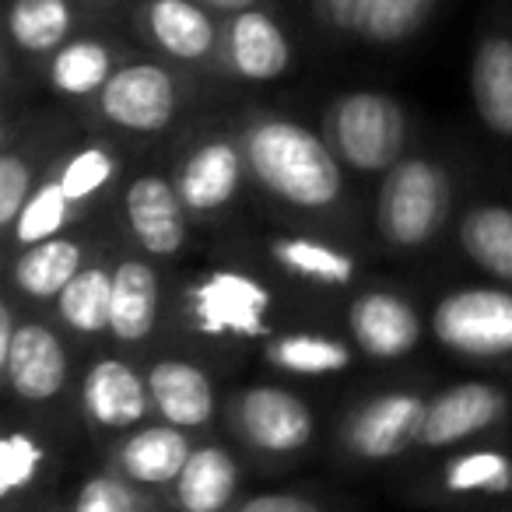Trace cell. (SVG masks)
I'll return each instance as SVG.
<instances>
[{"instance_id":"obj_1","label":"cell","mask_w":512,"mask_h":512,"mask_svg":"<svg viewBox=\"0 0 512 512\" xmlns=\"http://www.w3.org/2000/svg\"><path fill=\"white\" fill-rule=\"evenodd\" d=\"M249 179L299 214H337L348 200V169L337 162L323 130L292 116H253L239 130Z\"/></svg>"},{"instance_id":"obj_2","label":"cell","mask_w":512,"mask_h":512,"mask_svg":"<svg viewBox=\"0 0 512 512\" xmlns=\"http://www.w3.org/2000/svg\"><path fill=\"white\" fill-rule=\"evenodd\" d=\"M453 218V176L439 158L404 155L379 176L372 225L393 253H421Z\"/></svg>"},{"instance_id":"obj_3","label":"cell","mask_w":512,"mask_h":512,"mask_svg":"<svg viewBox=\"0 0 512 512\" xmlns=\"http://www.w3.org/2000/svg\"><path fill=\"white\" fill-rule=\"evenodd\" d=\"M323 137L337 162L355 176H383L404 158L407 113L393 95L376 88H351L323 109Z\"/></svg>"},{"instance_id":"obj_4","label":"cell","mask_w":512,"mask_h":512,"mask_svg":"<svg viewBox=\"0 0 512 512\" xmlns=\"http://www.w3.org/2000/svg\"><path fill=\"white\" fill-rule=\"evenodd\" d=\"M274 292L239 267H211L183 288V323L214 344H253L271 337Z\"/></svg>"},{"instance_id":"obj_5","label":"cell","mask_w":512,"mask_h":512,"mask_svg":"<svg viewBox=\"0 0 512 512\" xmlns=\"http://www.w3.org/2000/svg\"><path fill=\"white\" fill-rule=\"evenodd\" d=\"M428 337L463 362H509L512 358V288L488 285L446 288L428 309Z\"/></svg>"},{"instance_id":"obj_6","label":"cell","mask_w":512,"mask_h":512,"mask_svg":"<svg viewBox=\"0 0 512 512\" xmlns=\"http://www.w3.org/2000/svg\"><path fill=\"white\" fill-rule=\"evenodd\" d=\"M228 425L249 453L267 460L306 453L320 432L316 407L281 383H249L235 390L228 400Z\"/></svg>"},{"instance_id":"obj_7","label":"cell","mask_w":512,"mask_h":512,"mask_svg":"<svg viewBox=\"0 0 512 512\" xmlns=\"http://www.w3.org/2000/svg\"><path fill=\"white\" fill-rule=\"evenodd\" d=\"M428 397L418 390H383L358 400L341 421V449L358 463H393L418 449Z\"/></svg>"},{"instance_id":"obj_8","label":"cell","mask_w":512,"mask_h":512,"mask_svg":"<svg viewBox=\"0 0 512 512\" xmlns=\"http://www.w3.org/2000/svg\"><path fill=\"white\" fill-rule=\"evenodd\" d=\"M512 414V393L491 379H460L428 397L425 428L418 449L425 453H453L470 442H481L502 428Z\"/></svg>"},{"instance_id":"obj_9","label":"cell","mask_w":512,"mask_h":512,"mask_svg":"<svg viewBox=\"0 0 512 512\" xmlns=\"http://www.w3.org/2000/svg\"><path fill=\"white\" fill-rule=\"evenodd\" d=\"M95 102L102 120L123 134H162L179 116V81L169 67L134 60L116 67Z\"/></svg>"},{"instance_id":"obj_10","label":"cell","mask_w":512,"mask_h":512,"mask_svg":"<svg viewBox=\"0 0 512 512\" xmlns=\"http://www.w3.org/2000/svg\"><path fill=\"white\" fill-rule=\"evenodd\" d=\"M78 411L95 432L120 439L155 418L148 376L123 355L92 358L78 386Z\"/></svg>"},{"instance_id":"obj_11","label":"cell","mask_w":512,"mask_h":512,"mask_svg":"<svg viewBox=\"0 0 512 512\" xmlns=\"http://www.w3.org/2000/svg\"><path fill=\"white\" fill-rule=\"evenodd\" d=\"M348 334L358 355L372 362H404L421 348L428 316L397 288H365L348 306Z\"/></svg>"},{"instance_id":"obj_12","label":"cell","mask_w":512,"mask_h":512,"mask_svg":"<svg viewBox=\"0 0 512 512\" xmlns=\"http://www.w3.org/2000/svg\"><path fill=\"white\" fill-rule=\"evenodd\" d=\"M0 376L18 404H53L71 379V351L60 330L25 316L15 330V341L0 351Z\"/></svg>"},{"instance_id":"obj_13","label":"cell","mask_w":512,"mask_h":512,"mask_svg":"<svg viewBox=\"0 0 512 512\" xmlns=\"http://www.w3.org/2000/svg\"><path fill=\"white\" fill-rule=\"evenodd\" d=\"M246 179L249 165L246 155H242L239 137L225 134L193 144L183 155V162L176 165V172H172V183H176L186 211L197 221L225 214L239 200Z\"/></svg>"},{"instance_id":"obj_14","label":"cell","mask_w":512,"mask_h":512,"mask_svg":"<svg viewBox=\"0 0 512 512\" xmlns=\"http://www.w3.org/2000/svg\"><path fill=\"white\" fill-rule=\"evenodd\" d=\"M123 221L130 239L151 260H172L190 242V211L176 183L162 172H141L123 190Z\"/></svg>"},{"instance_id":"obj_15","label":"cell","mask_w":512,"mask_h":512,"mask_svg":"<svg viewBox=\"0 0 512 512\" xmlns=\"http://www.w3.org/2000/svg\"><path fill=\"white\" fill-rule=\"evenodd\" d=\"M197 449V432H186L169 421H148L134 432L120 435L109 453V467L130 484L151 491V495H169L176 477L183 474L186 460Z\"/></svg>"},{"instance_id":"obj_16","label":"cell","mask_w":512,"mask_h":512,"mask_svg":"<svg viewBox=\"0 0 512 512\" xmlns=\"http://www.w3.org/2000/svg\"><path fill=\"white\" fill-rule=\"evenodd\" d=\"M155 418L186 432H207L218 418V386L193 358L165 355L144 369Z\"/></svg>"},{"instance_id":"obj_17","label":"cell","mask_w":512,"mask_h":512,"mask_svg":"<svg viewBox=\"0 0 512 512\" xmlns=\"http://www.w3.org/2000/svg\"><path fill=\"white\" fill-rule=\"evenodd\" d=\"M221 60L232 78L267 85L285 78L292 67V39L274 22V15H267L264 8H249L228 15V25L221 32Z\"/></svg>"},{"instance_id":"obj_18","label":"cell","mask_w":512,"mask_h":512,"mask_svg":"<svg viewBox=\"0 0 512 512\" xmlns=\"http://www.w3.org/2000/svg\"><path fill=\"white\" fill-rule=\"evenodd\" d=\"M239 484L242 470L232 449L225 442L204 439L197 442L165 502L172 512H232L239 502Z\"/></svg>"},{"instance_id":"obj_19","label":"cell","mask_w":512,"mask_h":512,"mask_svg":"<svg viewBox=\"0 0 512 512\" xmlns=\"http://www.w3.org/2000/svg\"><path fill=\"white\" fill-rule=\"evenodd\" d=\"M470 106L481 127L498 141H512V36L488 32L477 39L467 67Z\"/></svg>"},{"instance_id":"obj_20","label":"cell","mask_w":512,"mask_h":512,"mask_svg":"<svg viewBox=\"0 0 512 512\" xmlns=\"http://www.w3.org/2000/svg\"><path fill=\"white\" fill-rule=\"evenodd\" d=\"M162 316V278L144 256H120L113 264V316L109 337L120 348H137L158 327Z\"/></svg>"},{"instance_id":"obj_21","label":"cell","mask_w":512,"mask_h":512,"mask_svg":"<svg viewBox=\"0 0 512 512\" xmlns=\"http://www.w3.org/2000/svg\"><path fill=\"white\" fill-rule=\"evenodd\" d=\"M144 32L165 57L179 64H204L221 50V32L211 8L200 0H148Z\"/></svg>"},{"instance_id":"obj_22","label":"cell","mask_w":512,"mask_h":512,"mask_svg":"<svg viewBox=\"0 0 512 512\" xmlns=\"http://www.w3.org/2000/svg\"><path fill=\"white\" fill-rule=\"evenodd\" d=\"M88 260H92L88 242L78 239V235L60 232L53 239L15 249V256H11V285L25 302H53Z\"/></svg>"},{"instance_id":"obj_23","label":"cell","mask_w":512,"mask_h":512,"mask_svg":"<svg viewBox=\"0 0 512 512\" xmlns=\"http://www.w3.org/2000/svg\"><path fill=\"white\" fill-rule=\"evenodd\" d=\"M435 491L456 502L512 498V453L502 446H481V442L453 449L435 470Z\"/></svg>"},{"instance_id":"obj_24","label":"cell","mask_w":512,"mask_h":512,"mask_svg":"<svg viewBox=\"0 0 512 512\" xmlns=\"http://www.w3.org/2000/svg\"><path fill=\"white\" fill-rule=\"evenodd\" d=\"M267 253H271L274 267L285 271L288 278L302 281L309 288H330V292H341V288L358 285V274L362 264L348 249L334 246L327 239H316L306 232H281L267 242Z\"/></svg>"},{"instance_id":"obj_25","label":"cell","mask_w":512,"mask_h":512,"mask_svg":"<svg viewBox=\"0 0 512 512\" xmlns=\"http://www.w3.org/2000/svg\"><path fill=\"white\" fill-rule=\"evenodd\" d=\"M456 246L484 278L512 288V204L474 200L456 221Z\"/></svg>"},{"instance_id":"obj_26","label":"cell","mask_w":512,"mask_h":512,"mask_svg":"<svg viewBox=\"0 0 512 512\" xmlns=\"http://www.w3.org/2000/svg\"><path fill=\"white\" fill-rule=\"evenodd\" d=\"M358 348L344 337L320 330H281L260 348V358L271 372L292 379H330L355 365Z\"/></svg>"},{"instance_id":"obj_27","label":"cell","mask_w":512,"mask_h":512,"mask_svg":"<svg viewBox=\"0 0 512 512\" xmlns=\"http://www.w3.org/2000/svg\"><path fill=\"white\" fill-rule=\"evenodd\" d=\"M116 50L95 36H81L64 43L46 64V81L60 99H99V92L116 74Z\"/></svg>"},{"instance_id":"obj_28","label":"cell","mask_w":512,"mask_h":512,"mask_svg":"<svg viewBox=\"0 0 512 512\" xmlns=\"http://www.w3.org/2000/svg\"><path fill=\"white\" fill-rule=\"evenodd\" d=\"M57 323L74 337H109L113 316V267L102 260H88L74 281L50 302Z\"/></svg>"},{"instance_id":"obj_29","label":"cell","mask_w":512,"mask_h":512,"mask_svg":"<svg viewBox=\"0 0 512 512\" xmlns=\"http://www.w3.org/2000/svg\"><path fill=\"white\" fill-rule=\"evenodd\" d=\"M74 11L67 0H11L8 36L25 57H53L71 43Z\"/></svg>"},{"instance_id":"obj_30","label":"cell","mask_w":512,"mask_h":512,"mask_svg":"<svg viewBox=\"0 0 512 512\" xmlns=\"http://www.w3.org/2000/svg\"><path fill=\"white\" fill-rule=\"evenodd\" d=\"M53 176L60 179L67 200L81 211V207L95 204L120 179V158L106 144H81L53 165Z\"/></svg>"},{"instance_id":"obj_31","label":"cell","mask_w":512,"mask_h":512,"mask_svg":"<svg viewBox=\"0 0 512 512\" xmlns=\"http://www.w3.org/2000/svg\"><path fill=\"white\" fill-rule=\"evenodd\" d=\"M74 214H78V207L67 200L64 186H60V179L53 176V169H50L39 179L36 193H32L29 204L22 207L18 221L8 228L11 249H25V246H32V242H43V239H53V235L67 232Z\"/></svg>"},{"instance_id":"obj_32","label":"cell","mask_w":512,"mask_h":512,"mask_svg":"<svg viewBox=\"0 0 512 512\" xmlns=\"http://www.w3.org/2000/svg\"><path fill=\"white\" fill-rule=\"evenodd\" d=\"M435 0H369L358 22V36L369 46H400L428 25Z\"/></svg>"},{"instance_id":"obj_33","label":"cell","mask_w":512,"mask_h":512,"mask_svg":"<svg viewBox=\"0 0 512 512\" xmlns=\"http://www.w3.org/2000/svg\"><path fill=\"white\" fill-rule=\"evenodd\" d=\"M165 505L169 502L162 495L137 488V484H130L127 477H120L109 467L99 470V474H88L78 484L71 512H172Z\"/></svg>"},{"instance_id":"obj_34","label":"cell","mask_w":512,"mask_h":512,"mask_svg":"<svg viewBox=\"0 0 512 512\" xmlns=\"http://www.w3.org/2000/svg\"><path fill=\"white\" fill-rule=\"evenodd\" d=\"M50 463V449L29 428H8L0 442V495L18 498L39 481L43 467Z\"/></svg>"},{"instance_id":"obj_35","label":"cell","mask_w":512,"mask_h":512,"mask_svg":"<svg viewBox=\"0 0 512 512\" xmlns=\"http://www.w3.org/2000/svg\"><path fill=\"white\" fill-rule=\"evenodd\" d=\"M39 179L43 176L22 148H4V155H0V228L4 232L18 221L22 207L36 193Z\"/></svg>"},{"instance_id":"obj_36","label":"cell","mask_w":512,"mask_h":512,"mask_svg":"<svg viewBox=\"0 0 512 512\" xmlns=\"http://www.w3.org/2000/svg\"><path fill=\"white\" fill-rule=\"evenodd\" d=\"M232 512H327L320 498L302 491H256L235 502Z\"/></svg>"},{"instance_id":"obj_37","label":"cell","mask_w":512,"mask_h":512,"mask_svg":"<svg viewBox=\"0 0 512 512\" xmlns=\"http://www.w3.org/2000/svg\"><path fill=\"white\" fill-rule=\"evenodd\" d=\"M369 0H316V15L334 36H358V22Z\"/></svg>"},{"instance_id":"obj_38","label":"cell","mask_w":512,"mask_h":512,"mask_svg":"<svg viewBox=\"0 0 512 512\" xmlns=\"http://www.w3.org/2000/svg\"><path fill=\"white\" fill-rule=\"evenodd\" d=\"M204 8L218 11V15H239V11H249V8H260L264 0H200Z\"/></svg>"},{"instance_id":"obj_39","label":"cell","mask_w":512,"mask_h":512,"mask_svg":"<svg viewBox=\"0 0 512 512\" xmlns=\"http://www.w3.org/2000/svg\"><path fill=\"white\" fill-rule=\"evenodd\" d=\"M43 512H71V509H43Z\"/></svg>"}]
</instances>
